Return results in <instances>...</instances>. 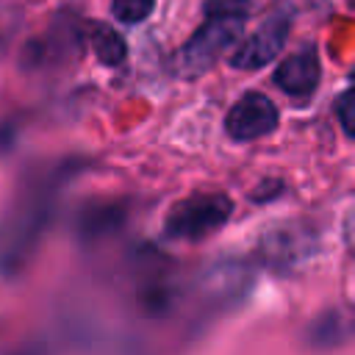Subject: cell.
<instances>
[{
	"mask_svg": "<svg viewBox=\"0 0 355 355\" xmlns=\"http://www.w3.org/2000/svg\"><path fill=\"white\" fill-rule=\"evenodd\" d=\"M336 111H338V122H341V128H344L349 136H355V86H352L347 94L338 97Z\"/></svg>",
	"mask_w": 355,
	"mask_h": 355,
	"instance_id": "cell-10",
	"label": "cell"
},
{
	"mask_svg": "<svg viewBox=\"0 0 355 355\" xmlns=\"http://www.w3.org/2000/svg\"><path fill=\"white\" fill-rule=\"evenodd\" d=\"M349 80H352V86H355V69H352V75H349Z\"/></svg>",
	"mask_w": 355,
	"mask_h": 355,
	"instance_id": "cell-11",
	"label": "cell"
},
{
	"mask_svg": "<svg viewBox=\"0 0 355 355\" xmlns=\"http://www.w3.org/2000/svg\"><path fill=\"white\" fill-rule=\"evenodd\" d=\"M275 83L291 97H308L319 83V55L313 47H302L275 69Z\"/></svg>",
	"mask_w": 355,
	"mask_h": 355,
	"instance_id": "cell-6",
	"label": "cell"
},
{
	"mask_svg": "<svg viewBox=\"0 0 355 355\" xmlns=\"http://www.w3.org/2000/svg\"><path fill=\"white\" fill-rule=\"evenodd\" d=\"M288 25H291V11L288 8H280V11L269 14L263 19V25L233 50L230 64L239 67V69H258V67L269 64L277 55V50L283 47V42L288 36Z\"/></svg>",
	"mask_w": 355,
	"mask_h": 355,
	"instance_id": "cell-4",
	"label": "cell"
},
{
	"mask_svg": "<svg viewBox=\"0 0 355 355\" xmlns=\"http://www.w3.org/2000/svg\"><path fill=\"white\" fill-rule=\"evenodd\" d=\"M89 44H92L94 55L108 67H116L128 53L125 39L105 22H89Z\"/></svg>",
	"mask_w": 355,
	"mask_h": 355,
	"instance_id": "cell-7",
	"label": "cell"
},
{
	"mask_svg": "<svg viewBox=\"0 0 355 355\" xmlns=\"http://www.w3.org/2000/svg\"><path fill=\"white\" fill-rule=\"evenodd\" d=\"M349 6H355V0H349Z\"/></svg>",
	"mask_w": 355,
	"mask_h": 355,
	"instance_id": "cell-12",
	"label": "cell"
},
{
	"mask_svg": "<svg viewBox=\"0 0 355 355\" xmlns=\"http://www.w3.org/2000/svg\"><path fill=\"white\" fill-rule=\"evenodd\" d=\"M225 128L239 141H250V139L266 136V133H272L277 128V108H275V103L269 97H263L258 92H250L227 111Z\"/></svg>",
	"mask_w": 355,
	"mask_h": 355,
	"instance_id": "cell-5",
	"label": "cell"
},
{
	"mask_svg": "<svg viewBox=\"0 0 355 355\" xmlns=\"http://www.w3.org/2000/svg\"><path fill=\"white\" fill-rule=\"evenodd\" d=\"M153 6L155 0H111V14L125 25H136L150 17Z\"/></svg>",
	"mask_w": 355,
	"mask_h": 355,
	"instance_id": "cell-9",
	"label": "cell"
},
{
	"mask_svg": "<svg viewBox=\"0 0 355 355\" xmlns=\"http://www.w3.org/2000/svg\"><path fill=\"white\" fill-rule=\"evenodd\" d=\"M244 31V6L241 3H211L205 22L197 33L178 50L175 72L183 78H194L211 69L225 50H230Z\"/></svg>",
	"mask_w": 355,
	"mask_h": 355,
	"instance_id": "cell-2",
	"label": "cell"
},
{
	"mask_svg": "<svg viewBox=\"0 0 355 355\" xmlns=\"http://www.w3.org/2000/svg\"><path fill=\"white\" fill-rule=\"evenodd\" d=\"M58 183L61 175L44 178L39 186L28 189L0 219V272H17L36 250L50 222Z\"/></svg>",
	"mask_w": 355,
	"mask_h": 355,
	"instance_id": "cell-1",
	"label": "cell"
},
{
	"mask_svg": "<svg viewBox=\"0 0 355 355\" xmlns=\"http://www.w3.org/2000/svg\"><path fill=\"white\" fill-rule=\"evenodd\" d=\"M233 211V202L225 194H194L172 205L166 216V233L175 239H205L208 233L219 230Z\"/></svg>",
	"mask_w": 355,
	"mask_h": 355,
	"instance_id": "cell-3",
	"label": "cell"
},
{
	"mask_svg": "<svg viewBox=\"0 0 355 355\" xmlns=\"http://www.w3.org/2000/svg\"><path fill=\"white\" fill-rule=\"evenodd\" d=\"M122 225V208L116 205H103V208H92L80 216V233L83 239H97V236H105L111 233L114 227Z\"/></svg>",
	"mask_w": 355,
	"mask_h": 355,
	"instance_id": "cell-8",
	"label": "cell"
}]
</instances>
